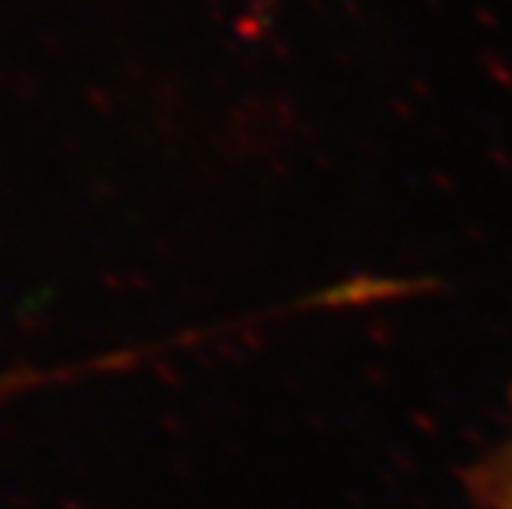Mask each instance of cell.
Instances as JSON below:
<instances>
[{"label":"cell","mask_w":512,"mask_h":509,"mask_svg":"<svg viewBox=\"0 0 512 509\" xmlns=\"http://www.w3.org/2000/svg\"><path fill=\"white\" fill-rule=\"evenodd\" d=\"M476 509H512V424L467 476Z\"/></svg>","instance_id":"obj_1"},{"label":"cell","mask_w":512,"mask_h":509,"mask_svg":"<svg viewBox=\"0 0 512 509\" xmlns=\"http://www.w3.org/2000/svg\"><path fill=\"white\" fill-rule=\"evenodd\" d=\"M7 390H10V387H7V384H0V396H4V393H7Z\"/></svg>","instance_id":"obj_2"}]
</instances>
